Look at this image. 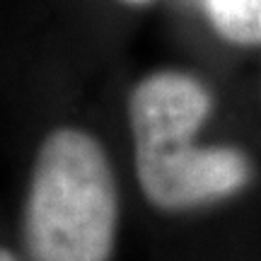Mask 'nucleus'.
Returning <instances> with one entry per match:
<instances>
[{
  "label": "nucleus",
  "instance_id": "f03ea898",
  "mask_svg": "<svg viewBox=\"0 0 261 261\" xmlns=\"http://www.w3.org/2000/svg\"><path fill=\"white\" fill-rule=\"evenodd\" d=\"M116 215V184L102 145L85 130H54L39 150L27 198L34 261H107Z\"/></svg>",
  "mask_w": 261,
  "mask_h": 261
},
{
  "label": "nucleus",
  "instance_id": "7ed1b4c3",
  "mask_svg": "<svg viewBox=\"0 0 261 261\" xmlns=\"http://www.w3.org/2000/svg\"><path fill=\"white\" fill-rule=\"evenodd\" d=\"M213 29L234 46L261 44V0H201Z\"/></svg>",
  "mask_w": 261,
  "mask_h": 261
},
{
  "label": "nucleus",
  "instance_id": "20e7f679",
  "mask_svg": "<svg viewBox=\"0 0 261 261\" xmlns=\"http://www.w3.org/2000/svg\"><path fill=\"white\" fill-rule=\"evenodd\" d=\"M0 261H15V259H12V254H10V252L0 249Z\"/></svg>",
  "mask_w": 261,
  "mask_h": 261
},
{
  "label": "nucleus",
  "instance_id": "f257e3e1",
  "mask_svg": "<svg viewBox=\"0 0 261 261\" xmlns=\"http://www.w3.org/2000/svg\"><path fill=\"white\" fill-rule=\"evenodd\" d=\"M211 109L213 99L205 85L179 70L148 75L130 92L136 172L143 194L158 208L187 211L247 187L252 167L244 152L194 143Z\"/></svg>",
  "mask_w": 261,
  "mask_h": 261
},
{
  "label": "nucleus",
  "instance_id": "39448f33",
  "mask_svg": "<svg viewBox=\"0 0 261 261\" xmlns=\"http://www.w3.org/2000/svg\"><path fill=\"white\" fill-rule=\"evenodd\" d=\"M123 3H128V5H143V3H148V0H123Z\"/></svg>",
  "mask_w": 261,
  "mask_h": 261
}]
</instances>
